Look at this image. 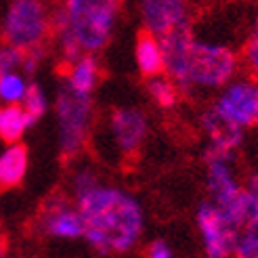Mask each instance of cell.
Here are the masks:
<instances>
[{
  "mask_svg": "<svg viewBox=\"0 0 258 258\" xmlns=\"http://www.w3.org/2000/svg\"><path fill=\"white\" fill-rule=\"evenodd\" d=\"M76 206L84 218V237L103 256L131 252L143 235V208L122 189L97 185Z\"/></svg>",
  "mask_w": 258,
  "mask_h": 258,
  "instance_id": "1",
  "label": "cell"
},
{
  "mask_svg": "<svg viewBox=\"0 0 258 258\" xmlns=\"http://www.w3.org/2000/svg\"><path fill=\"white\" fill-rule=\"evenodd\" d=\"M120 7L122 0H63L61 5L84 53H99L109 44Z\"/></svg>",
  "mask_w": 258,
  "mask_h": 258,
  "instance_id": "2",
  "label": "cell"
},
{
  "mask_svg": "<svg viewBox=\"0 0 258 258\" xmlns=\"http://www.w3.org/2000/svg\"><path fill=\"white\" fill-rule=\"evenodd\" d=\"M57 122H59V149L63 160H76L84 151L90 126H93V99L90 95L76 93L63 82L57 90L55 101Z\"/></svg>",
  "mask_w": 258,
  "mask_h": 258,
  "instance_id": "3",
  "label": "cell"
},
{
  "mask_svg": "<svg viewBox=\"0 0 258 258\" xmlns=\"http://www.w3.org/2000/svg\"><path fill=\"white\" fill-rule=\"evenodd\" d=\"M50 13L44 0H11L3 19V40L19 50L46 46Z\"/></svg>",
  "mask_w": 258,
  "mask_h": 258,
  "instance_id": "4",
  "label": "cell"
},
{
  "mask_svg": "<svg viewBox=\"0 0 258 258\" xmlns=\"http://www.w3.org/2000/svg\"><path fill=\"white\" fill-rule=\"evenodd\" d=\"M237 55L229 46L193 40L185 68L187 90L191 86L221 88L229 84L237 72Z\"/></svg>",
  "mask_w": 258,
  "mask_h": 258,
  "instance_id": "5",
  "label": "cell"
},
{
  "mask_svg": "<svg viewBox=\"0 0 258 258\" xmlns=\"http://www.w3.org/2000/svg\"><path fill=\"white\" fill-rule=\"evenodd\" d=\"M36 229L42 235L57 239H78L84 237V218L78 206L72 204L66 193H53L48 196L36 214Z\"/></svg>",
  "mask_w": 258,
  "mask_h": 258,
  "instance_id": "6",
  "label": "cell"
},
{
  "mask_svg": "<svg viewBox=\"0 0 258 258\" xmlns=\"http://www.w3.org/2000/svg\"><path fill=\"white\" fill-rule=\"evenodd\" d=\"M196 218L206 254L210 258H229L233 254L237 233L214 202H202Z\"/></svg>",
  "mask_w": 258,
  "mask_h": 258,
  "instance_id": "7",
  "label": "cell"
},
{
  "mask_svg": "<svg viewBox=\"0 0 258 258\" xmlns=\"http://www.w3.org/2000/svg\"><path fill=\"white\" fill-rule=\"evenodd\" d=\"M225 93L216 99L214 109L241 128L258 124V82L235 80L225 84Z\"/></svg>",
  "mask_w": 258,
  "mask_h": 258,
  "instance_id": "8",
  "label": "cell"
},
{
  "mask_svg": "<svg viewBox=\"0 0 258 258\" xmlns=\"http://www.w3.org/2000/svg\"><path fill=\"white\" fill-rule=\"evenodd\" d=\"M109 135L122 156H137L149 135L147 115L137 107H115L109 113Z\"/></svg>",
  "mask_w": 258,
  "mask_h": 258,
  "instance_id": "9",
  "label": "cell"
},
{
  "mask_svg": "<svg viewBox=\"0 0 258 258\" xmlns=\"http://www.w3.org/2000/svg\"><path fill=\"white\" fill-rule=\"evenodd\" d=\"M164 55V74L178 86V90H187V78H185V68H187V55L191 42L196 40L191 32V21L180 23L178 28L170 30L158 38Z\"/></svg>",
  "mask_w": 258,
  "mask_h": 258,
  "instance_id": "10",
  "label": "cell"
},
{
  "mask_svg": "<svg viewBox=\"0 0 258 258\" xmlns=\"http://www.w3.org/2000/svg\"><path fill=\"white\" fill-rule=\"evenodd\" d=\"M141 17L145 30L160 38L189 21V5L187 0H141Z\"/></svg>",
  "mask_w": 258,
  "mask_h": 258,
  "instance_id": "11",
  "label": "cell"
},
{
  "mask_svg": "<svg viewBox=\"0 0 258 258\" xmlns=\"http://www.w3.org/2000/svg\"><path fill=\"white\" fill-rule=\"evenodd\" d=\"M204 158L208 164V191L212 196V202L223 204L239 189V183L233 176V170H231L233 151H221L208 145Z\"/></svg>",
  "mask_w": 258,
  "mask_h": 258,
  "instance_id": "12",
  "label": "cell"
},
{
  "mask_svg": "<svg viewBox=\"0 0 258 258\" xmlns=\"http://www.w3.org/2000/svg\"><path fill=\"white\" fill-rule=\"evenodd\" d=\"M216 206L223 210V214L227 216V221L235 229L237 235L258 229V200L248 189L239 187L227 202Z\"/></svg>",
  "mask_w": 258,
  "mask_h": 258,
  "instance_id": "13",
  "label": "cell"
},
{
  "mask_svg": "<svg viewBox=\"0 0 258 258\" xmlns=\"http://www.w3.org/2000/svg\"><path fill=\"white\" fill-rule=\"evenodd\" d=\"M202 126L210 139V147L221 151H235L243 139V128L223 118L214 107L206 109L202 115Z\"/></svg>",
  "mask_w": 258,
  "mask_h": 258,
  "instance_id": "14",
  "label": "cell"
},
{
  "mask_svg": "<svg viewBox=\"0 0 258 258\" xmlns=\"http://www.w3.org/2000/svg\"><path fill=\"white\" fill-rule=\"evenodd\" d=\"M135 59L141 76L153 78V76L164 74V55L160 40L145 28L137 34V44H135Z\"/></svg>",
  "mask_w": 258,
  "mask_h": 258,
  "instance_id": "15",
  "label": "cell"
},
{
  "mask_svg": "<svg viewBox=\"0 0 258 258\" xmlns=\"http://www.w3.org/2000/svg\"><path fill=\"white\" fill-rule=\"evenodd\" d=\"M25 172H28V147L23 143H11L0 153V191L21 185Z\"/></svg>",
  "mask_w": 258,
  "mask_h": 258,
  "instance_id": "16",
  "label": "cell"
},
{
  "mask_svg": "<svg viewBox=\"0 0 258 258\" xmlns=\"http://www.w3.org/2000/svg\"><path fill=\"white\" fill-rule=\"evenodd\" d=\"M101 80V66L93 53H86L76 59L66 72V82L82 95H93Z\"/></svg>",
  "mask_w": 258,
  "mask_h": 258,
  "instance_id": "17",
  "label": "cell"
},
{
  "mask_svg": "<svg viewBox=\"0 0 258 258\" xmlns=\"http://www.w3.org/2000/svg\"><path fill=\"white\" fill-rule=\"evenodd\" d=\"M38 120L25 111L21 105L13 103V105L0 107V139L5 143H19L21 137L25 135L28 128H32Z\"/></svg>",
  "mask_w": 258,
  "mask_h": 258,
  "instance_id": "18",
  "label": "cell"
},
{
  "mask_svg": "<svg viewBox=\"0 0 258 258\" xmlns=\"http://www.w3.org/2000/svg\"><path fill=\"white\" fill-rule=\"evenodd\" d=\"M147 93L153 99V103H156L158 107H162V109L176 107L178 97H180L178 86L170 78H164V76H153V78H147Z\"/></svg>",
  "mask_w": 258,
  "mask_h": 258,
  "instance_id": "19",
  "label": "cell"
},
{
  "mask_svg": "<svg viewBox=\"0 0 258 258\" xmlns=\"http://www.w3.org/2000/svg\"><path fill=\"white\" fill-rule=\"evenodd\" d=\"M28 82L21 74L17 72H9V74H0V101L13 105V103H21Z\"/></svg>",
  "mask_w": 258,
  "mask_h": 258,
  "instance_id": "20",
  "label": "cell"
},
{
  "mask_svg": "<svg viewBox=\"0 0 258 258\" xmlns=\"http://www.w3.org/2000/svg\"><path fill=\"white\" fill-rule=\"evenodd\" d=\"M21 103H23L21 107L28 111L32 118H36V120H40L42 115L46 113V107H48L46 95H44L42 86L38 84V82H30V84H28V88H25V95H23V99H21Z\"/></svg>",
  "mask_w": 258,
  "mask_h": 258,
  "instance_id": "21",
  "label": "cell"
},
{
  "mask_svg": "<svg viewBox=\"0 0 258 258\" xmlns=\"http://www.w3.org/2000/svg\"><path fill=\"white\" fill-rule=\"evenodd\" d=\"M233 258H258V229L237 235L233 246Z\"/></svg>",
  "mask_w": 258,
  "mask_h": 258,
  "instance_id": "22",
  "label": "cell"
},
{
  "mask_svg": "<svg viewBox=\"0 0 258 258\" xmlns=\"http://www.w3.org/2000/svg\"><path fill=\"white\" fill-rule=\"evenodd\" d=\"M99 183V176L95 174V170L90 168H80L76 170L74 176H72V193H74V200L82 198L84 193H88L90 189H95Z\"/></svg>",
  "mask_w": 258,
  "mask_h": 258,
  "instance_id": "23",
  "label": "cell"
},
{
  "mask_svg": "<svg viewBox=\"0 0 258 258\" xmlns=\"http://www.w3.org/2000/svg\"><path fill=\"white\" fill-rule=\"evenodd\" d=\"M23 63V50L5 44L0 46V74H9V72H17Z\"/></svg>",
  "mask_w": 258,
  "mask_h": 258,
  "instance_id": "24",
  "label": "cell"
},
{
  "mask_svg": "<svg viewBox=\"0 0 258 258\" xmlns=\"http://www.w3.org/2000/svg\"><path fill=\"white\" fill-rule=\"evenodd\" d=\"M241 57H243V63H246V68L250 70V74L258 78V38H256V36H250L248 42L243 44Z\"/></svg>",
  "mask_w": 258,
  "mask_h": 258,
  "instance_id": "25",
  "label": "cell"
},
{
  "mask_svg": "<svg viewBox=\"0 0 258 258\" xmlns=\"http://www.w3.org/2000/svg\"><path fill=\"white\" fill-rule=\"evenodd\" d=\"M145 258H174L172 248L164 239H153L149 246L145 248Z\"/></svg>",
  "mask_w": 258,
  "mask_h": 258,
  "instance_id": "26",
  "label": "cell"
},
{
  "mask_svg": "<svg viewBox=\"0 0 258 258\" xmlns=\"http://www.w3.org/2000/svg\"><path fill=\"white\" fill-rule=\"evenodd\" d=\"M252 196L258 200V174H252V176H248V187H246Z\"/></svg>",
  "mask_w": 258,
  "mask_h": 258,
  "instance_id": "27",
  "label": "cell"
},
{
  "mask_svg": "<svg viewBox=\"0 0 258 258\" xmlns=\"http://www.w3.org/2000/svg\"><path fill=\"white\" fill-rule=\"evenodd\" d=\"M7 252H9L7 237H5V235H0V258H7Z\"/></svg>",
  "mask_w": 258,
  "mask_h": 258,
  "instance_id": "28",
  "label": "cell"
},
{
  "mask_svg": "<svg viewBox=\"0 0 258 258\" xmlns=\"http://www.w3.org/2000/svg\"><path fill=\"white\" fill-rule=\"evenodd\" d=\"M208 258H210V256H208Z\"/></svg>",
  "mask_w": 258,
  "mask_h": 258,
  "instance_id": "29",
  "label": "cell"
}]
</instances>
